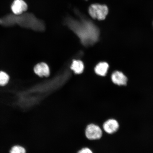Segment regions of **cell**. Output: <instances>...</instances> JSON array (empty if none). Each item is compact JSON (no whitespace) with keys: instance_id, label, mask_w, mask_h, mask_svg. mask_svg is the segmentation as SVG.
<instances>
[{"instance_id":"277c9868","label":"cell","mask_w":153,"mask_h":153,"mask_svg":"<svg viewBox=\"0 0 153 153\" xmlns=\"http://www.w3.org/2000/svg\"><path fill=\"white\" fill-rule=\"evenodd\" d=\"M85 135L86 138L89 140H96L102 137V131L98 125L94 123H90L86 126Z\"/></svg>"},{"instance_id":"ba28073f","label":"cell","mask_w":153,"mask_h":153,"mask_svg":"<svg viewBox=\"0 0 153 153\" xmlns=\"http://www.w3.org/2000/svg\"><path fill=\"white\" fill-rule=\"evenodd\" d=\"M119 128V124L117 120L110 119L105 121L103 125V128L107 133L112 134L117 131Z\"/></svg>"},{"instance_id":"52a82bcc","label":"cell","mask_w":153,"mask_h":153,"mask_svg":"<svg viewBox=\"0 0 153 153\" xmlns=\"http://www.w3.org/2000/svg\"><path fill=\"white\" fill-rule=\"evenodd\" d=\"M34 71L40 77H47L50 74V70L48 65L45 62H40L34 67Z\"/></svg>"},{"instance_id":"8992f818","label":"cell","mask_w":153,"mask_h":153,"mask_svg":"<svg viewBox=\"0 0 153 153\" xmlns=\"http://www.w3.org/2000/svg\"><path fill=\"white\" fill-rule=\"evenodd\" d=\"M81 53H79V55L77 58H74L70 63V68L72 72H74V74H82L83 72L84 69H85V65L82 61L80 60V57L78 58V57Z\"/></svg>"},{"instance_id":"7c38bea8","label":"cell","mask_w":153,"mask_h":153,"mask_svg":"<svg viewBox=\"0 0 153 153\" xmlns=\"http://www.w3.org/2000/svg\"><path fill=\"white\" fill-rule=\"evenodd\" d=\"M10 153H26V150L24 147L16 145L11 148Z\"/></svg>"},{"instance_id":"6da1fadb","label":"cell","mask_w":153,"mask_h":153,"mask_svg":"<svg viewBox=\"0 0 153 153\" xmlns=\"http://www.w3.org/2000/svg\"><path fill=\"white\" fill-rule=\"evenodd\" d=\"M78 19L68 17L65 24L75 34L84 47L91 46L99 40V30L97 26L91 22L76 11Z\"/></svg>"},{"instance_id":"3957f363","label":"cell","mask_w":153,"mask_h":153,"mask_svg":"<svg viewBox=\"0 0 153 153\" xmlns=\"http://www.w3.org/2000/svg\"><path fill=\"white\" fill-rule=\"evenodd\" d=\"M108 8L107 6L95 4L90 6L89 13L92 18L99 20H104L108 13Z\"/></svg>"},{"instance_id":"4fadbf2b","label":"cell","mask_w":153,"mask_h":153,"mask_svg":"<svg viewBox=\"0 0 153 153\" xmlns=\"http://www.w3.org/2000/svg\"><path fill=\"white\" fill-rule=\"evenodd\" d=\"M76 153H94L93 151L88 147H84L80 149Z\"/></svg>"},{"instance_id":"8fae6325","label":"cell","mask_w":153,"mask_h":153,"mask_svg":"<svg viewBox=\"0 0 153 153\" xmlns=\"http://www.w3.org/2000/svg\"><path fill=\"white\" fill-rule=\"evenodd\" d=\"M9 80V76L6 73L0 71V86H4L8 83Z\"/></svg>"},{"instance_id":"9c48e42d","label":"cell","mask_w":153,"mask_h":153,"mask_svg":"<svg viewBox=\"0 0 153 153\" xmlns=\"http://www.w3.org/2000/svg\"><path fill=\"white\" fill-rule=\"evenodd\" d=\"M113 82L117 85H126L127 84V78L122 72L115 71L113 73L111 76Z\"/></svg>"},{"instance_id":"5b68a950","label":"cell","mask_w":153,"mask_h":153,"mask_svg":"<svg viewBox=\"0 0 153 153\" xmlns=\"http://www.w3.org/2000/svg\"><path fill=\"white\" fill-rule=\"evenodd\" d=\"M27 9V5L24 0H14L11 5V10L16 15L22 14Z\"/></svg>"},{"instance_id":"30bf717a","label":"cell","mask_w":153,"mask_h":153,"mask_svg":"<svg viewBox=\"0 0 153 153\" xmlns=\"http://www.w3.org/2000/svg\"><path fill=\"white\" fill-rule=\"evenodd\" d=\"M109 68L108 63L101 62L97 65L95 68L96 74L99 76H104L106 75Z\"/></svg>"},{"instance_id":"7a4b0ae2","label":"cell","mask_w":153,"mask_h":153,"mask_svg":"<svg viewBox=\"0 0 153 153\" xmlns=\"http://www.w3.org/2000/svg\"><path fill=\"white\" fill-rule=\"evenodd\" d=\"M16 22L24 27L30 28L34 31H45V26L43 20H40L32 13H24L16 15Z\"/></svg>"}]
</instances>
